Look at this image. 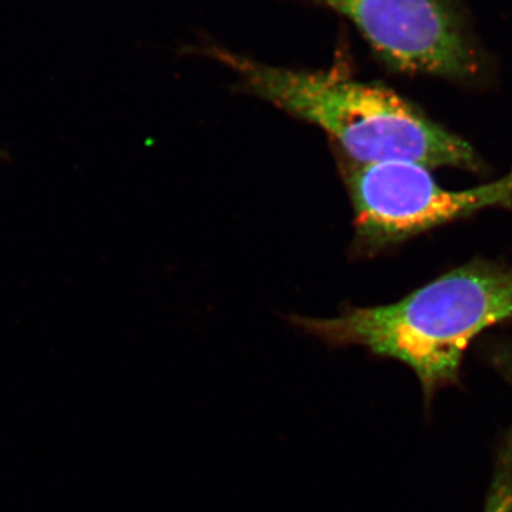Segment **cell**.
<instances>
[{
    "label": "cell",
    "mask_w": 512,
    "mask_h": 512,
    "mask_svg": "<svg viewBox=\"0 0 512 512\" xmlns=\"http://www.w3.org/2000/svg\"><path fill=\"white\" fill-rule=\"evenodd\" d=\"M512 318V265L474 261L390 305L348 309L330 319L292 318L332 348L360 346L399 360L419 379L424 410L458 386L468 348Z\"/></svg>",
    "instance_id": "1"
},
{
    "label": "cell",
    "mask_w": 512,
    "mask_h": 512,
    "mask_svg": "<svg viewBox=\"0 0 512 512\" xmlns=\"http://www.w3.org/2000/svg\"><path fill=\"white\" fill-rule=\"evenodd\" d=\"M207 53L237 74L248 92L325 130L357 164L480 170L466 140L384 87L335 72L269 66L221 47H210Z\"/></svg>",
    "instance_id": "2"
},
{
    "label": "cell",
    "mask_w": 512,
    "mask_h": 512,
    "mask_svg": "<svg viewBox=\"0 0 512 512\" xmlns=\"http://www.w3.org/2000/svg\"><path fill=\"white\" fill-rule=\"evenodd\" d=\"M349 185L357 241L367 249L399 244L484 208L512 204V170L494 183L451 191L423 165L356 164Z\"/></svg>",
    "instance_id": "3"
},
{
    "label": "cell",
    "mask_w": 512,
    "mask_h": 512,
    "mask_svg": "<svg viewBox=\"0 0 512 512\" xmlns=\"http://www.w3.org/2000/svg\"><path fill=\"white\" fill-rule=\"evenodd\" d=\"M345 16L399 72L476 80L483 57L451 0H312Z\"/></svg>",
    "instance_id": "4"
},
{
    "label": "cell",
    "mask_w": 512,
    "mask_h": 512,
    "mask_svg": "<svg viewBox=\"0 0 512 512\" xmlns=\"http://www.w3.org/2000/svg\"><path fill=\"white\" fill-rule=\"evenodd\" d=\"M483 512H512V426L498 447Z\"/></svg>",
    "instance_id": "5"
},
{
    "label": "cell",
    "mask_w": 512,
    "mask_h": 512,
    "mask_svg": "<svg viewBox=\"0 0 512 512\" xmlns=\"http://www.w3.org/2000/svg\"><path fill=\"white\" fill-rule=\"evenodd\" d=\"M484 359L512 387V339H497L484 349Z\"/></svg>",
    "instance_id": "6"
}]
</instances>
